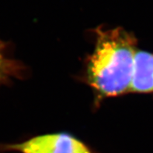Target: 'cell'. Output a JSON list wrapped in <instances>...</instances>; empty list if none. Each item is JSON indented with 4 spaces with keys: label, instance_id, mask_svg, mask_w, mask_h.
I'll return each instance as SVG.
<instances>
[{
    "label": "cell",
    "instance_id": "obj_1",
    "mask_svg": "<svg viewBox=\"0 0 153 153\" xmlns=\"http://www.w3.org/2000/svg\"><path fill=\"white\" fill-rule=\"evenodd\" d=\"M136 53L135 38L126 31L98 30L88 67L91 85L106 96L130 91Z\"/></svg>",
    "mask_w": 153,
    "mask_h": 153
},
{
    "label": "cell",
    "instance_id": "obj_2",
    "mask_svg": "<svg viewBox=\"0 0 153 153\" xmlns=\"http://www.w3.org/2000/svg\"><path fill=\"white\" fill-rule=\"evenodd\" d=\"M10 148L22 153H90L79 141L63 134L39 136Z\"/></svg>",
    "mask_w": 153,
    "mask_h": 153
},
{
    "label": "cell",
    "instance_id": "obj_3",
    "mask_svg": "<svg viewBox=\"0 0 153 153\" xmlns=\"http://www.w3.org/2000/svg\"><path fill=\"white\" fill-rule=\"evenodd\" d=\"M130 91L138 93H153L152 53L137 52Z\"/></svg>",
    "mask_w": 153,
    "mask_h": 153
},
{
    "label": "cell",
    "instance_id": "obj_4",
    "mask_svg": "<svg viewBox=\"0 0 153 153\" xmlns=\"http://www.w3.org/2000/svg\"><path fill=\"white\" fill-rule=\"evenodd\" d=\"M5 45L0 41V84L5 81L13 70V63L6 56Z\"/></svg>",
    "mask_w": 153,
    "mask_h": 153
}]
</instances>
